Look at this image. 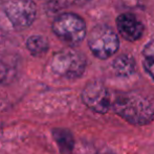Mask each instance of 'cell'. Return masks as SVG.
I'll use <instances>...</instances> for the list:
<instances>
[{"mask_svg":"<svg viewBox=\"0 0 154 154\" xmlns=\"http://www.w3.org/2000/svg\"><path fill=\"white\" fill-rule=\"evenodd\" d=\"M53 136L62 154L72 153L75 148V138L69 130L64 128H55L53 130Z\"/></svg>","mask_w":154,"mask_h":154,"instance_id":"obj_9","label":"cell"},{"mask_svg":"<svg viewBox=\"0 0 154 154\" xmlns=\"http://www.w3.org/2000/svg\"><path fill=\"white\" fill-rule=\"evenodd\" d=\"M26 48L32 56L40 57L48 51L49 43L42 35H32L26 40Z\"/></svg>","mask_w":154,"mask_h":154,"instance_id":"obj_11","label":"cell"},{"mask_svg":"<svg viewBox=\"0 0 154 154\" xmlns=\"http://www.w3.org/2000/svg\"><path fill=\"white\" fill-rule=\"evenodd\" d=\"M111 110L131 125L145 126L154 121V100L136 92L112 91Z\"/></svg>","mask_w":154,"mask_h":154,"instance_id":"obj_1","label":"cell"},{"mask_svg":"<svg viewBox=\"0 0 154 154\" xmlns=\"http://www.w3.org/2000/svg\"><path fill=\"white\" fill-rule=\"evenodd\" d=\"M112 68L120 77H129L135 71V62L131 55L123 54L114 59Z\"/></svg>","mask_w":154,"mask_h":154,"instance_id":"obj_10","label":"cell"},{"mask_svg":"<svg viewBox=\"0 0 154 154\" xmlns=\"http://www.w3.org/2000/svg\"><path fill=\"white\" fill-rule=\"evenodd\" d=\"M88 46L94 57L106 60L118 53L120 48L119 36L110 26L99 24L88 35Z\"/></svg>","mask_w":154,"mask_h":154,"instance_id":"obj_4","label":"cell"},{"mask_svg":"<svg viewBox=\"0 0 154 154\" xmlns=\"http://www.w3.org/2000/svg\"><path fill=\"white\" fill-rule=\"evenodd\" d=\"M63 1L65 2V4H82L89 0H63Z\"/></svg>","mask_w":154,"mask_h":154,"instance_id":"obj_13","label":"cell"},{"mask_svg":"<svg viewBox=\"0 0 154 154\" xmlns=\"http://www.w3.org/2000/svg\"><path fill=\"white\" fill-rule=\"evenodd\" d=\"M51 29L62 42L70 47L81 44L87 32L84 19L73 13H63L56 17Z\"/></svg>","mask_w":154,"mask_h":154,"instance_id":"obj_2","label":"cell"},{"mask_svg":"<svg viewBox=\"0 0 154 154\" xmlns=\"http://www.w3.org/2000/svg\"><path fill=\"white\" fill-rule=\"evenodd\" d=\"M2 10L13 29H29L37 17V5L34 0H3Z\"/></svg>","mask_w":154,"mask_h":154,"instance_id":"obj_5","label":"cell"},{"mask_svg":"<svg viewBox=\"0 0 154 154\" xmlns=\"http://www.w3.org/2000/svg\"><path fill=\"white\" fill-rule=\"evenodd\" d=\"M97 154H114L113 152H111L110 150H106V149H102V150L97 151Z\"/></svg>","mask_w":154,"mask_h":154,"instance_id":"obj_14","label":"cell"},{"mask_svg":"<svg viewBox=\"0 0 154 154\" xmlns=\"http://www.w3.org/2000/svg\"><path fill=\"white\" fill-rule=\"evenodd\" d=\"M116 27L125 40L134 42L142 38L145 27L142 21L131 13H124L116 18Z\"/></svg>","mask_w":154,"mask_h":154,"instance_id":"obj_7","label":"cell"},{"mask_svg":"<svg viewBox=\"0 0 154 154\" xmlns=\"http://www.w3.org/2000/svg\"><path fill=\"white\" fill-rule=\"evenodd\" d=\"M83 54L73 48H65L53 56L49 66L54 73L65 79L75 80L82 77L86 69Z\"/></svg>","mask_w":154,"mask_h":154,"instance_id":"obj_3","label":"cell"},{"mask_svg":"<svg viewBox=\"0 0 154 154\" xmlns=\"http://www.w3.org/2000/svg\"><path fill=\"white\" fill-rule=\"evenodd\" d=\"M81 97L83 103L93 112L105 114L111 110L112 91L100 81L89 82L84 87Z\"/></svg>","mask_w":154,"mask_h":154,"instance_id":"obj_6","label":"cell"},{"mask_svg":"<svg viewBox=\"0 0 154 154\" xmlns=\"http://www.w3.org/2000/svg\"><path fill=\"white\" fill-rule=\"evenodd\" d=\"M19 60L15 55H0V85H8L15 81L19 70Z\"/></svg>","mask_w":154,"mask_h":154,"instance_id":"obj_8","label":"cell"},{"mask_svg":"<svg viewBox=\"0 0 154 154\" xmlns=\"http://www.w3.org/2000/svg\"><path fill=\"white\" fill-rule=\"evenodd\" d=\"M143 66L146 72L154 80V40H151L144 46L142 51Z\"/></svg>","mask_w":154,"mask_h":154,"instance_id":"obj_12","label":"cell"}]
</instances>
